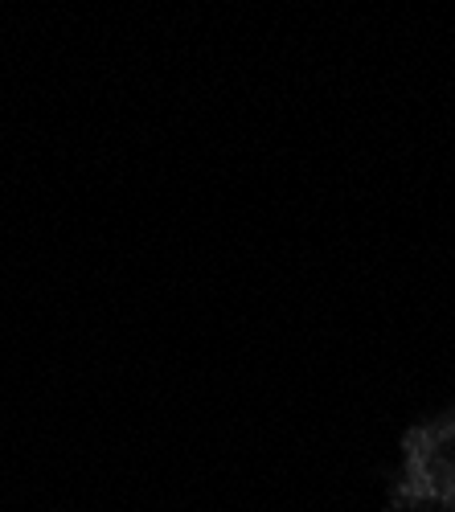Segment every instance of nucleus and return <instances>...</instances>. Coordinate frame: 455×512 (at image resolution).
I'll return each instance as SVG.
<instances>
[{
  "label": "nucleus",
  "instance_id": "1",
  "mask_svg": "<svg viewBox=\"0 0 455 512\" xmlns=\"http://www.w3.org/2000/svg\"><path fill=\"white\" fill-rule=\"evenodd\" d=\"M386 500L394 512H455V410L402 435Z\"/></svg>",
  "mask_w": 455,
  "mask_h": 512
}]
</instances>
